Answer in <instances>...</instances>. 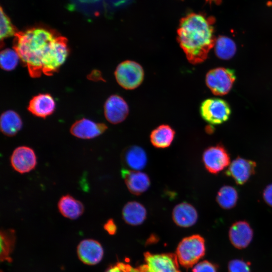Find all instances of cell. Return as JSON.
<instances>
[{
    "mask_svg": "<svg viewBox=\"0 0 272 272\" xmlns=\"http://www.w3.org/2000/svg\"><path fill=\"white\" fill-rule=\"evenodd\" d=\"M256 167L254 161L238 157L230 164L225 174L236 184L243 185L255 174Z\"/></svg>",
    "mask_w": 272,
    "mask_h": 272,
    "instance_id": "10",
    "label": "cell"
},
{
    "mask_svg": "<svg viewBox=\"0 0 272 272\" xmlns=\"http://www.w3.org/2000/svg\"><path fill=\"white\" fill-rule=\"evenodd\" d=\"M206 252L204 238L195 234L184 238L176 251L178 261L186 268L192 267L203 257Z\"/></svg>",
    "mask_w": 272,
    "mask_h": 272,
    "instance_id": "3",
    "label": "cell"
},
{
    "mask_svg": "<svg viewBox=\"0 0 272 272\" xmlns=\"http://www.w3.org/2000/svg\"><path fill=\"white\" fill-rule=\"evenodd\" d=\"M121 158L124 166L135 171L144 169L148 160L145 151L136 145L126 148L121 153Z\"/></svg>",
    "mask_w": 272,
    "mask_h": 272,
    "instance_id": "16",
    "label": "cell"
},
{
    "mask_svg": "<svg viewBox=\"0 0 272 272\" xmlns=\"http://www.w3.org/2000/svg\"><path fill=\"white\" fill-rule=\"evenodd\" d=\"M19 59L15 49H5L1 51L0 55L1 68L7 71L13 70L17 65Z\"/></svg>",
    "mask_w": 272,
    "mask_h": 272,
    "instance_id": "26",
    "label": "cell"
},
{
    "mask_svg": "<svg viewBox=\"0 0 272 272\" xmlns=\"http://www.w3.org/2000/svg\"><path fill=\"white\" fill-rule=\"evenodd\" d=\"M147 212L143 205L135 201L126 203L122 210V216L124 222L130 225L142 224L146 219Z\"/></svg>",
    "mask_w": 272,
    "mask_h": 272,
    "instance_id": "19",
    "label": "cell"
},
{
    "mask_svg": "<svg viewBox=\"0 0 272 272\" xmlns=\"http://www.w3.org/2000/svg\"><path fill=\"white\" fill-rule=\"evenodd\" d=\"M172 217L175 224L182 228H188L194 225L197 221L198 214L190 203L182 202L174 208Z\"/></svg>",
    "mask_w": 272,
    "mask_h": 272,
    "instance_id": "17",
    "label": "cell"
},
{
    "mask_svg": "<svg viewBox=\"0 0 272 272\" xmlns=\"http://www.w3.org/2000/svg\"><path fill=\"white\" fill-rule=\"evenodd\" d=\"M22 121L20 115L13 110H7L1 116L0 128L2 132L8 137H13L21 129Z\"/></svg>",
    "mask_w": 272,
    "mask_h": 272,
    "instance_id": "22",
    "label": "cell"
},
{
    "mask_svg": "<svg viewBox=\"0 0 272 272\" xmlns=\"http://www.w3.org/2000/svg\"><path fill=\"white\" fill-rule=\"evenodd\" d=\"M228 272H250V268L246 262L241 259H233L228 265Z\"/></svg>",
    "mask_w": 272,
    "mask_h": 272,
    "instance_id": "28",
    "label": "cell"
},
{
    "mask_svg": "<svg viewBox=\"0 0 272 272\" xmlns=\"http://www.w3.org/2000/svg\"><path fill=\"white\" fill-rule=\"evenodd\" d=\"M145 263L137 267L138 272H181L175 254L144 253Z\"/></svg>",
    "mask_w": 272,
    "mask_h": 272,
    "instance_id": "4",
    "label": "cell"
},
{
    "mask_svg": "<svg viewBox=\"0 0 272 272\" xmlns=\"http://www.w3.org/2000/svg\"><path fill=\"white\" fill-rule=\"evenodd\" d=\"M214 46L216 55L222 59L232 58L236 51L235 43L227 36H220L216 39Z\"/></svg>",
    "mask_w": 272,
    "mask_h": 272,
    "instance_id": "25",
    "label": "cell"
},
{
    "mask_svg": "<svg viewBox=\"0 0 272 272\" xmlns=\"http://www.w3.org/2000/svg\"><path fill=\"white\" fill-rule=\"evenodd\" d=\"M0 260L1 261L11 262L12 261L11 255L16 243L15 231L12 229L2 230L0 232Z\"/></svg>",
    "mask_w": 272,
    "mask_h": 272,
    "instance_id": "23",
    "label": "cell"
},
{
    "mask_svg": "<svg viewBox=\"0 0 272 272\" xmlns=\"http://www.w3.org/2000/svg\"><path fill=\"white\" fill-rule=\"evenodd\" d=\"M17 33L16 29L13 25L10 19L3 11V9H1L0 32L1 41L8 37L15 36Z\"/></svg>",
    "mask_w": 272,
    "mask_h": 272,
    "instance_id": "27",
    "label": "cell"
},
{
    "mask_svg": "<svg viewBox=\"0 0 272 272\" xmlns=\"http://www.w3.org/2000/svg\"><path fill=\"white\" fill-rule=\"evenodd\" d=\"M175 135V131L173 128L167 124H162L152 130L150 139L154 147L164 149L171 145Z\"/></svg>",
    "mask_w": 272,
    "mask_h": 272,
    "instance_id": "21",
    "label": "cell"
},
{
    "mask_svg": "<svg viewBox=\"0 0 272 272\" xmlns=\"http://www.w3.org/2000/svg\"><path fill=\"white\" fill-rule=\"evenodd\" d=\"M202 160L206 169L213 174L219 173L230 164L229 154L221 144L207 148L202 154Z\"/></svg>",
    "mask_w": 272,
    "mask_h": 272,
    "instance_id": "8",
    "label": "cell"
},
{
    "mask_svg": "<svg viewBox=\"0 0 272 272\" xmlns=\"http://www.w3.org/2000/svg\"><path fill=\"white\" fill-rule=\"evenodd\" d=\"M199 110L202 119L213 125L220 124L226 121L231 113L229 104L220 98L205 100L201 103Z\"/></svg>",
    "mask_w": 272,
    "mask_h": 272,
    "instance_id": "6",
    "label": "cell"
},
{
    "mask_svg": "<svg viewBox=\"0 0 272 272\" xmlns=\"http://www.w3.org/2000/svg\"><path fill=\"white\" fill-rule=\"evenodd\" d=\"M192 272H218V270L216 264L208 260H203L194 265Z\"/></svg>",
    "mask_w": 272,
    "mask_h": 272,
    "instance_id": "29",
    "label": "cell"
},
{
    "mask_svg": "<svg viewBox=\"0 0 272 272\" xmlns=\"http://www.w3.org/2000/svg\"><path fill=\"white\" fill-rule=\"evenodd\" d=\"M104 230L110 235H113L115 234L117 231V226L114 220L110 219L104 225Z\"/></svg>",
    "mask_w": 272,
    "mask_h": 272,
    "instance_id": "32",
    "label": "cell"
},
{
    "mask_svg": "<svg viewBox=\"0 0 272 272\" xmlns=\"http://www.w3.org/2000/svg\"><path fill=\"white\" fill-rule=\"evenodd\" d=\"M104 254L101 244L94 239L81 241L77 247V254L80 260L88 265H95L102 260Z\"/></svg>",
    "mask_w": 272,
    "mask_h": 272,
    "instance_id": "12",
    "label": "cell"
},
{
    "mask_svg": "<svg viewBox=\"0 0 272 272\" xmlns=\"http://www.w3.org/2000/svg\"><path fill=\"white\" fill-rule=\"evenodd\" d=\"M13 48L27 67L30 76L52 75L62 59L60 36L52 30L35 27L15 35Z\"/></svg>",
    "mask_w": 272,
    "mask_h": 272,
    "instance_id": "1",
    "label": "cell"
},
{
    "mask_svg": "<svg viewBox=\"0 0 272 272\" xmlns=\"http://www.w3.org/2000/svg\"><path fill=\"white\" fill-rule=\"evenodd\" d=\"M238 194L237 190L233 186L224 185L218 191L216 200L222 209L229 210L234 208L237 202Z\"/></svg>",
    "mask_w": 272,
    "mask_h": 272,
    "instance_id": "24",
    "label": "cell"
},
{
    "mask_svg": "<svg viewBox=\"0 0 272 272\" xmlns=\"http://www.w3.org/2000/svg\"><path fill=\"white\" fill-rule=\"evenodd\" d=\"M121 174L127 189L132 194L141 195L150 186V178L144 172L124 168L121 170Z\"/></svg>",
    "mask_w": 272,
    "mask_h": 272,
    "instance_id": "14",
    "label": "cell"
},
{
    "mask_svg": "<svg viewBox=\"0 0 272 272\" xmlns=\"http://www.w3.org/2000/svg\"><path fill=\"white\" fill-rule=\"evenodd\" d=\"M12 168L17 172L24 174L33 170L37 165V157L34 151L29 147L22 146L16 148L10 157Z\"/></svg>",
    "mask_w": 272,
    "mask_h": 272,
    "instance_id": "9",
    "label": "cell"
},
{
    "mask_svg": "<svg viewBox=\"0 0 272 272\" xmlns=\"http://www.w3.org/2000/svg\"><path fill=\"white\" fill-rule=\"evenodd\" d=\"M236 80L233 70L217 67L209 71L206 76V83L211 92L216 95L227 94Z\"/></svg>",
    "mask_w": 272,
    "mask_h": 272,
    "instance_id": "7",
    "label": "cell"
},
{
    "mask_svg": "<svg viewBox=\"0 0 272 272\" xmlns=\"http://www.w3.org/2000/svg\"><path fill=\"white\" fill-rule=\"evenodd\" d=\"M253 232L248 222L239 221L233 223L229 231L231 244L236 248L247 247L252 240Z\"/></svg>",
    "mask_w": 272,
    "mask_h": 272,
    "instance_id": "15",
    "label": "cell"
},
{
    "mask_svg": "<svg viewBox=\"0 0 272 272\" xmlns=\"http://www.w3.org/2000/svg\"><path fill=\"white\" fill-rule=\"evenodd\" d=\"M114 75L117 83L121 87L126 90H133L143 82L144 71L139 63L126 60L117 66Z\"/></svg>",
    "mask_w": 272,
    "mask_h": 272,
    "instance_id": "5",
    "label": "cell"
},
{
    "mask_svg": "<svg viewBox=\"0 0 272 272\" xmlns=\"http://www.w3.org/2000/svg\"><path fill=\"white\" fill-rule=\"evenodd\" d=\"M55 103L49 94H39L30 101L28 109L33 115L41 118L49 116L54 111Z\"/></svg>",
    "mask_w": 272,
    "mask_h": 272,
    "instance_id": "18",
    "label": "cell"
},
{
    "mask_svg": "<svg viewBox=\"0 0 272 272\" xmlns=\"http://www.w3.org/2000/svg\"><path fill=\"white\" fill-rule=\"evenodd\" d=\"M105 272H137V270L129 264L117 262L109 266Z\"/></svg>",
    "mask_w": 272,
    "mask_h": 272,
    "instance_id": "30",
    "label": "cell"
},
{
    "mask_svg": "<svg viewBox=\"0 0 272 272\" xmlns=\"http://www.w3.org/2000/svg\"><path fill=\"white\" fill-rule=\"evenodd\" d=\"M107 129L103 123H97L87 118L76 121L70 128V132L76 138L91 139L102 134Z\"/></svg>",
    "mask_w": 272,
    "mask_h": 272,
    "instance_id": "13",
    "label": "cell"
},
{
    "mask_svg": "<svg viewBox=\"0 0 272 272\" xmlns=\"http://www.w3.org/2000/svg\"><path fill=\"white\" fill-rule=\"evenodd\" d=\"M216 38L212 22L201 14L193 13L183 18L177 30V40L188 61H204Z\"/></svg>",
    "mask_w": 272,
    "mask_h": 272,
    "instance_id": "2",
    "label": "cell"
},
{
    "mask_svg": "<svg viewBox=\"0 0 272 272\" xmlns=\"http://www.w3.org/2000/svg\"><path fill=\"white\" fill-rule=\"evenodd\" d=\"M57 207L63 217L71 220L78 219L84 212L83 204L70 194L60 197L57 203Z\"/></svg>",
    "mask_w": 272,
    "mask_h": 272,
    "instance_id": "20",
    "label": "cell"
},
{
    "mask_svg": "<svg viewBox=\"0 0 272 272\" xmlns=\"http://www.w3.org/2000/svg\"><path fill=\"white\" fill-rule=\"evenodd\" d=\"M104 112L107 120L116 124L126 119L129 113V107L122 97L118 95H112L106 100Z\"/></svg>",
    "mask_w": 272,
    "mask_h": 272,
    "instance_id": "11",
    "label": "cell"
},
{
    "mask_svg": "<svg viewBox=\"0 0 272 272\" xmlns=\"http://www.w3.org/2000/svg\"><path fill=\"white\" fill-rule=\"evenodd\" d=\"M262 196L266 203L272 207V183L268 185L264 188Z\"/></svg>",
    "mask_w": 272,
    "mask_h": 272,
    "instance_id": "31",
    "label": "cell"
}]
</instances>
